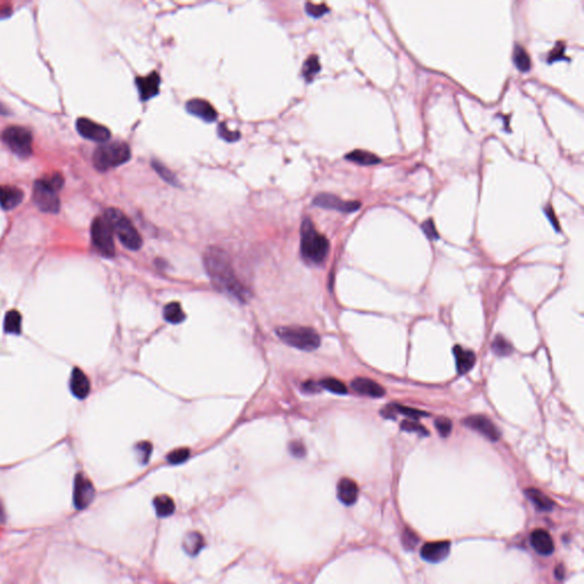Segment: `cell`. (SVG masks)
I'll return each instance as SVG.
<instances>
[{
  "mask_svg": "<svg viewBox=\"0 0 584 584\" xmlns=\"http://www.w3.org/2000/svg\"><path fill=\"white\" fill-rule=\"evenodd\" d=\"M203 263L215 289L239 303H245L248 292L236 276L228 256L224 250L217 246H210L204 253Z\"/></svg>",
  "mask_w": 584,
  "mask_h": 584,
  "instance_id": "1",
  "label": "cell"
},
{
  "mask_svg": "<svg viewBox=\"0 0 584 584\" xmlns=\"http://www.w3.org/2000/svg\"><path fill=\"white\" fill-rule=\"evenodd\" d=\"M330 243L316 231L309 218H305L300 228V251L304 259L311 264H322L329 254Z\"/></svg>",
  "mask_w": 584,
  "mask_h": 584,
  "instance_id": "2",
  "label": "cell"
},
{
  "mask_svg": "<svg viewBox=\"0 0 584 584\" xmlns=\"http://www.w3.org/2000/svg\"><path fill=\"white\" fill-rule=\"evenodd\" d=\"M104 217L109 221L113 232L118 235L126 248L129 250H138L143 244V240L140 238L137 230L135 228L130 219L126 216L122 211L115 208H110L105 211Z\"/></svg>",
  "mask_w": 584,
  "mask_h": 584,
  "instance_id": "3",
  "label": "cell"
},
{
  "mask_svg": "<svg viewBox=\"0 0 584 584\" xmlns=\"http://www.w3.org/2000/svg\"><path fill=\"white\" fill-rule=\"evenodd\" d=\"M130 158H132V151L127 143L113 142L99 146L95 150L93 162L95 168L99 171H105L128 162Z\"/></svg>",
  "mask_w": 584,
  "mask_h": 584,
  "instance_id": "4",
  "label": "cell"
},
{
  "mask_svg": "<svg viewBox=\"0 0 584 584\" xmlns=\"http://www.w3.org/2000/svg\"><path fill=\"white\" fill-rule=\"evenodd\" d=\"M279 338L295 348L300 350L311 351L321 345V338L314 329L305 326H281L276 330Z\"/></svg>",
  "mask_w": 584,
  "mask_h": 584,
  "instance_id": "5",
  "label": "cell"
},
{
  "mask_svg": "<svg viewBox=\"0 0 584 584\" xmlns=\"http://www.w3.org/2000/svg\"><path fill=\"white\" fill-rule=\"evenodd\" d=\"M92 240L94 245L105 257H113L115 246L113 230L105 217H96L92 224Z\"/></svg>",
  "mask_w": 584,
  "mask_h": 584,
  "instance_id": "6",
  "label": "cell"
},
{
  "mask_svg": "<svg viewBox=\"0 0 584 584\" xmlns=\"http://www.w3.org/2000/svg\"><path fill=\"white\" fill-rule=\"evenodd\" d=\"M3 140L19 157H29L32 152V135L23 127H8L3 133Z\"/></svg>",
  "mask_w": 584,
  "mask_h": 584,
  "instance_id": "7",
  "label": "cell"
},
{
  "mask_svg": "<svg viewBox=\"0 0 584 584\" xmlns=\"http://www.w3.org/2000/svg\"><path fill=\"white\" fill-rule=\"evenodd\" d=\"M33 201L38 208L45 213H58L61 205L57 191H55L44 178L36 180L33 185Z\"/></svg>",
  "mask_w": 584,
  "mask_h": 584,
  "instance_id": "8",
  "label": "cell"
},
{
  "mask_svg": "<svg viewBox=\"0 0 584 584\" xmlns=\"http://www.w3.org/2000/svg\"><path fill=\"white\" fill-rule=\"evenodd\" d=\"M95 497V488L93 483L90 482L84 474H78L74 479L73 488V502L78 510H84Z\"/></svg>",
  "mask_w": 584,
  "mask_h": 584,
  "instance_id": "9",
  "label": "cell"
},
{
  "mask_svg": "<svg viewBox=\"0 0 584 584\" xmlns=\"http://www.w3.org/2000/svg\"><path fill=\"white\" fill-rule=\"evenodd\" d=\"M313 204L320 208L332 209L344 214L354 213V211H357L361 208V203L359 201H345L338 198V196L328 193H321L315 196Z\"/></svg>",
  "mask_w": 584,
  "mask_h": 584,
  "instance_id": "10",
  "label": "cell"
},
{
  "mask_svg": "<svg viewBox=\"0 0 584 584\" xmlns=\"http://www.w3.org/2000/svg\"><path fill=\"white\" fill-rule=\"evenodd\" d=\"M463 425L470 429L479 432L487 440L496 442L500 440L501 432L497 427L485 415H470L462 421Z\"/></svg>",
  "mask_w": 584,
  "mask_h": 584,
  "instance_id": "11",
  "label": "cell"
},
{
  "mask_svg": "<svg viewBox=\"0 0 584 584\" xmlns=\"http://www.w3.org/2000/svg\"><path fill=\"white\" fill-rule=\"evenodd\" d=\"M77 129L78 133L82 136V137L94 140V142H107L111 137V132L99 123H96L89 120L87 118H79L77 121Z\"/></svg>",
  "mask_w": 584,
  "mask_h": 584,
  "instance_id": "12",
  "label": "cell"
},
{
  "mask_svg": "<svg viewBox=\"0 0 584 584\" xmlns=\"http://www.w3.org/2000/svg\"><path fill=\"white\" fill-rule=\"evenodd\" d=\"M451 550V543L449 541L428 542L421 548V557L426 561L432 564L441 562L449 556Z\"/></svg>",
  "mask_w": 584,
  "mask_h": 584,
  "instance_id": "13",
  "label": "cell"
},
{
  "mask_svg": "<svg viewBox=\"0 0 584 584\" xmlns=\"http://www.w3.org/2000/svg\"><path fill=\"white\" fill-rule=\"evenodd\" d=\"M161 79L157 72L150 73L146 77L136 78V86H137L139 97L145 102L157 96L160 90Z\"/></svg>",
  "mask_w": 584,
  "mask_h": 584,
  "instance_id": "14",
  "label": "cell"
},
{
  "mask_svg": "<svg viewBox=\"0 0 584 584\" xmlns=\"http://www.w3.org/2000/svg\"><path fill=\"white\" fill-rule=\"evenodd\" d=\"M186 111L194 117L203 120L205 122H214L217 119L218 114L209 102L204 99L194 98L186 103Z\"/></svg>",
  "mask_w": 584,
  "mask_h": 584,
  "instance_id": "15",
  "label": "cell"
},
{
  "mask_svg": "<svg viewBox=\"0 0 584 584\" xmlns=\"http://www.w3.org/2000/svg\"><path fill=\"white\" fill-rule=\"evenodd\" d=\"M337 496L345 506H353L359 499V486L350 478H342L337 485Z\"/></svg>",
  "mask_w": 584,
  "mask_h": 584,
  "instance_id": "16",
  "label": "cell"
},
{
  "mask_svg": "<svg viewBox=\"0 0 584 584\" xmlns=\"http://www.w3.org/2000/svg\"><path fill=\"white\" fill-rule=\"evenodd\" d=\"M351 388L361 395L370 396L373 399H380L386 394L384 387L369 379V378H355L351 381Z\"/></svg>",
  "mask_w": 584,
  "mask_h": 584,
  "instance_id": "17",
  "label": "cell"
},
{
  "mask_svg": "<svg viewBox=\"0 0 584 584\" xmlns=\"http://www.w3.org/2000/svg\"><path fill=\"white\" fill-rule=\"evenodd\" d=\"M531 545L541 556H550L555 551V545L550 534L545 530H535L531 534Z\"/></svg>",
  "mask_w": 584,
  "mask_h": 584,
  "instance_id": "18",
  "label": "cell"
},
{
  "mask_svg": "<svg viewBox=\"0 0 584 584\" xmlns=\"http://www.w3.org/2000/svg\"><path fill=\"white\" fill-rule=\"evenodd\" d=\"M24 194L19 190L12 185L0 186V205L4 210H11L22 202Z\"/></svg>",
  "mask_w": 584,
  "mask_h": 584,
  "instance_id": "19",
  "label": "cell"
},
{
  "mask_svg": "<svg viewBox=\"0 0 584 584\" xmlns=\"http://www.w3.org/2000/svg\"><path fill=\"white\" fill-rule=\"evenodd\" d=\"M70 388H71L72 394L80 400L86 399L90 391V382L87 376L78 367H75L71 373Z\"/></svg>",
  "mask_w": 584,
  "mask_h": 584,
  "instance_id": "20",
  "label": "cell"
},
{
  "mask_svg": "<svg viewBox=\"0 0 584 584\" xmlns=\"http://www.w3.org/2000/svg\"><path fill=\"white\" fill-rule=\"evenodd\" d=\"M453 354H454L455 357L456 370L460 374H465L467 372H469L472 369V366L475 365L476 355L471 350L463 349L460 346H455L453 348Z\"/></svg>",
  "mask_w": 584,
  "mask_h": 584,
  "instance_id": "21",
  "label": "cell"
},
{
  "mask_svg": "<svg viewBox=\"0 0 584 584\" xmlns=\"http://www.w3.org/2000/svg\"><path fill=\"white\" fill-rule=\"evenodd\" d=\"M381 414H382V416H385V418H389V419L395 418V414H402V415H405L407 418H410L411 420H418V419H420V418H425V416L429 415L424 411L410 409V407H406L404 405H399V404L387 405L385 407V410L381 411Z\"/></svg>",
  "mask_w": 584,
  "mask_h": 584,
  "instance_id": "22",
  "label": "cell"
},
{
  "mask_svg": "<svg viewBox=\"0 0 584 584\" xmlns=\"http://www.w3.org/2000/svg\"><path fill=\"white\" fill-rule=\"evenodd\" d=\"M204 547V538L200 534L199 532H189L185 535L183 540V549L184 551L190 555L191 557H194L202 550Z\"/></svg>",
  "mask_w": 584,
  "mask_h": 584,
  "instance_id": "23",
  "label": "cell"
},
{
  "mask_svg": "<svg viewBox=\"0 0 584 584\" xmlns=\"http://www.w3.org/2000/svg\"><path fill=\"white\" fill-rule=\"evenodd\" d=\"M525 493L526 496L533 502V505H534L537 509H540L542 511H550L552 508L555 507V503H553L550 497L546 495L545 493L541 492L540 490H536V488H528V490L525 491Z\"/></svg>",
  "mask_w": 584,
  "mask_h": 584,
  "instance_id": "24",
  "label": "cell"
},
{
  "mask_svg": "<svg viewBox=\"0 0 584 584\" xmlns=\"http://www.w3.org/2000/svg\"><path fill=\"white\" fill-rule=\"evenodd\" d=\"M347 160L351 161L361 165H373L380 162V158H378L376 154L367 152L363 150H355L353 152L346 154L345 157Z\"/></svg>",
  "mask_w": 584,
  "mask_h": 584,
  "instance_id": "25",
  "label": "cell"
},
{
  "mask_svg": "<svg viewBox=\"0 0 584 584\" xmlns=\"http://www.w3.org/2000/svg\"><path fill=\"white\" fill-rule=\"evenodd\" d=\"M164 320L173 324H179L185 320V313L179 303H169L163 308Z\"/></svg>",
  "mask_w": 584,
  "mask_h": 584,
  "instance_id": "26",
  "label": "cell"
},
{
  "mask_svg": "<svg viewBox=\"0 0 584 584\" xmlns=\"http://www.w3.org/2000/svg\"><path fill=\"white\" fill-rule=\"evenodd\" d=\"M153 505L159 517H168L173 515L176 509L174 500L168 495H158L153 500Z\"/></svg>",
  "mask_w": 584,
  "mask_h": 584,
  "instance_id": "27",
  "label": "cell"
},
{
  "mask_svg": "<svg viewBox=\"0 0 584 584\" xmlns=\"http://www.w3.org/2000/svg\"><path fill=\"white\" fill-rule=\"evenodd\" d=\"M513 62H515L518 70L522 72H527L531 69V57L526 49L520 45H516L515 50H513Z\"/></svg>",
  "mask_w": 584,
  "mask_h": 584,
  "instance_id": "28",
  "label": "cell"
},
{
  "mask_svg": "<svg viewBox=\"0 0 584 584\" xmlns=\"http://www.w3.org/2000/svg\"><path fill=\"white\" fill-rule=\"evenodd\" d=\"M22 328V316L17 310L8 311L5 319V331L7 333L19 335Z\"/></svg>",
  "mask_w": 584,
  "mask_h": 584,
  "instance_id": "29",
  "label": "cell"
},
{
  "mask_svg": "<svg viewBox=\"0 0 584 584\" xmlns=\"http://www.w3.org/2000/svg\"><path fill=\"white\" fill-rule=\"evenodd\" d=\"M320 70L321 65L319 57L316 55H311V56L306 59L303 67V75L306 79V81L310 82L315 78V75L320 72Z\"/></svg>",
  "mask_w": 584,
  "mask_h": 584,
  "instance_id": "30",
  "label": "cell"
},
{
  "mask_svg": "<svg viewBox=\"0 0 584 584\" xmlns=\"http://www.w3.org/2000/svg\"><path fill=\"white\" fill-rule=\"evenodd\" d=\"M151 164H152L153 169L157 171L158 175L164 180V182H167L168 184L174 185V186L179 185L177 177H176L173 171H171L169 168L165 167L163 163H161L160 161H157V160H152Z\"/></svg>",
  "mask_w": 584,
  "mask_h": 584,
  "instance_id": "31",
  "label": "cell"
},
{
  "mask_svg": "<svg viewBox=\"0 0 584 584\" xmlns=\"http://www.w3.org/2000/svg\"><path fill=\"white\" fill-rule=\"evenodd\" d=\"M322 388L329 390L333 394L338 395H345L347 394V387L342 384V382L336 378H325V379L320 382Z\"/></svg>",
  "mask_w": 584,
  "mask_h": 584,
  "instance_id": "32",
  "label": "cell"
},
{
  "mask_svg": "<svg viewBox=\"0 0 584 584\" xmlns=\"http://www.w3.org/2000/svg\"><path fill=\"white\" fill-rule=\"evenodd\" d=\"M492 348L493 351L499 356H507L512 353V346L502 336L496 337L492 344Z\"/></svg>",
  "mask_w": 584,
  "mask_h": 584,
  "instance_id": "33",
  "label": "cell"
},
{
  "mask_svg": "<svg viewBox=\"0 0 584 584\" xmlns=\"http://www.w3.org/2000/svg\"><path fill=\"white\" fill-rule=\"evenodd\" d=\"M401 429L409 432H415V434L420 436L429 435V432H428L426 428L422 425L418 424V422H415L414 420H404L401 424Z\"/></svg>",
  "mask_w": 584,
  "mask_h": 584,
  "instance_id": "34",
  "label": "cell"
},
{
  "mask_svg": "<svg viewBox=\"0 0 584 584\" xmlns=\"http://www.w3.org/2000/svg\"><path fill=\"white\" fill-rule=\"evenodd\" d=\"M190 456V450L189 449H177L169 453L167 456V460L170 465H180V463L185 462Z\"/></svg>",
  "mask_w": 584,
  "mask_h": 584,
  "instance_id": "35",
  "label": "cell"
},
{
  "mask_svg": "<svg viewBox=\"0 0 584 584\" xmlns=\"http://www.w3.org/2000/svg\"><path fill=\"white\" fill-rule=\"evenodd\" d=\"M136 452H137L139 461L145 465L149 462V459L152 453V444L149 442H140L139 444L136 446Z\"/></svg>",
  "mask_w": 584,
  "mask_h": 584,
  "instance_id": "36",
  "label": "cell"
},
{
  "mask_svg": "<svg viewBox=\"0 0 584 584\" xmlns=\"http://www.w3.org/2000/svg\"><path fill=\"white\" fill-rule=\"evenodd\" d=\"M435 427L442 437H447L452 431V422L447 418L441 416L435 420Z\"/></svg>",
  "mask_w": 584,
  "mask_h": 584,
  "instance_id": "37",
  "label": "cell"
},
{
  "mask_svg": "<svg viewBox=\"0 0 584 584\" xmlns=\"http://www.w3.org/2000/svg\"><path fill=\"white\" fill-rule=\"evenodd\" d=\"M305 7H306V12L308 13V15H310V16H313L315 18H319L321 16H323L324 14L329 12V8L323 4L315 5V4H311V3H307Z\"/></svg>",
  "mask_w": 584,
  "mask_h": 584,
  "instance_id": "38",
  "label": "cell"
},
{
  "mask_svg": "<svg viewBox=\"0 0 584 584\" xmlns=\"http://www.w3.org/2000/svg\"><path fill=\"white\" fill-rule=\"evenodd\" d=\"M218 135L220 138H223L226 142H235V140L240 139V133L239 132H231L228 128L226 127L225 123H220L218 126Z\"/></svg>",
  "mask_w": 584,
  "mask_h": 584,
  "instance_id": "39",
  "label": "cell"
},
{
  "mask_svg": "<svg viewBox=\"0 0 584 584\" xmlns=\"http://www.w3.org/2000/svg\"><path fill=\"white\" fill-rule=\"evenodd\" d=\"M422 230H424L425 234L428 236V239L430 240H437L440 236H438L437 231L435 228V225H434V221L431 219H428L426 220L424 224H422Z\"/></svg>",
  "mask_w": 584,
  "mask_h": 584,
  "instance_id": "40",
  "label": "cell"
},
{
  "mask_svg": "<svg viewBox=\"0 0 584 584\" xmlns=\"http://www.w3.org/2000/svg\"><path fill=\"white\" fill-rule=\"evenodd\" d=\"M44 179L46 180L55 191H57V192L62 189V186L64 184V179L59 174H54L52 176H49V177H45Z\"/></svg>",
  "mask_w": 584,
  "mask_h": 584,
  "instance_id": "41",
  "label": "cell"
},
{
  "mask_svg": "<svg viewBox=\"0 0 584 584\" xmlns=\"http://www.w3.org/2000/svg\"><path fill=\"white\" fill-rule=\"evenodd\" d=\"M290 452L295 456L301 457L305 454V446L300 442H292L290 444Z\"/></svg>",
  "mask_w": 584,
  "mask_h": 584,
  "instance_id": "42",
  "label": "cell"
},
{
  "mask_svg": "<svg viewBox=\"0 0 584 584\" xmlns=\"http://www.w3.org/2000/svg\"><path fill=\"white\" fill-rule=\"evenodd\" d=\"M564 55V46L561 45H556L555 49H553V52L550 54V57H549V62H553L556 61V59H560V58H565L562 56Z\"/></svg>",
  "mask_w": 584,
  "mask_h": 584,
  "instance_id": "43",
  "label": "cell"
},
{
  "mask_svg": "<svg viewBox=\"0 0 584 584\" xmlns=\"http://www.w3.org/2000/svg\"><path fill=\"white\" fill-rule=\"evenodd\" d=\"M546 214H547V216H548V218L551 220V223L553 224V226H555L556 230L559 231V225H558V220L556 219L555 215H553L552 208H551V207H547V208H546Z\"/></svg>",
  "mask_w": 584,
  "mask_h": 584,
  "instance_id": "44",
  "label": "cell"
},
{
  "mask_svg": "<svg viewBox=\"0 0 584 584\" xmlns=\"http://www.w3.org/2000/svg\"><path fill=\"white\" fill-rule=\"evenodd\" d=\"M304 388L306 391H308V392H315V391L319 390V386H317L315 382L309 381V382H306V384L304 385Z\"/></svg>",
  "mask_w": 584,
  "mask_h": 584,
  "instance_id": "45",
  "label": "cell"
},
{
  "mask_svg": "<svg viewBox=\"0 0 584 584\" xmlns=\"http://www.w3.org/2000/svg\"><path fill=\"white\" fill-rule=\"evenodd\" d=\"M562 575H564V568H562L561 566L557 567V570H556V577L562 578Z\"/></svg>",
  "mask_w": 584,
  "mask_h": 584,
  "instance_id": "46",
  "label": "cell"
},
{
  "mask_svg": "<svg viewBox=\"0 0 584 584\" xmlns=\"http://www.w3.org/2000/svg\"><path fill=\"white\" fill-rule=\"evenodd\" d=\"M5 520V510L3 508V505L0 503V522H4Z\"/></svg>",
  "mask_w": 584,
  "mask_h": 584,
  "instance_id": "47",
  "label": "cell"
}]
</instances>
